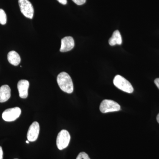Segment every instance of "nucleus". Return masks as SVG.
<instances>
[{
    "label": "nucleus",
    "mask_w": 159,
    "mask_h": 159,
    "mask_svg": "<svg viewBox=\"0 0 159 159\" xmlns=\"http://www.w3.org/2000/svg\"><path fill=\"white\" fill-rule=\"evenodd\" d=\"M57 83L61 90L70 94L74 91V84L70 76L66 72L60 73L57 76Z\"/></svg>",
    "instance_id": "f257e3e1"
},
{
    "label": "nucleus",
    "mask_w": 159,
    "mask_h": 159,
    "mask_svg": "<svg viewBox=\"0 0 159 159\" xmlns=\"http://www.w3.org/2000/svg\"><path fill=\"white\" fill-rule=\"evenodd\" d=\"M114 85L123 92L128 93H132L134 92V88L130 82L124 77L117 75L114 78Z\"/></svg>",
    "instance_id": "f03ea898"
},
{
    "label": "nucleus",
    "mask_w": 159,
    "mask_h": 159,
    "mask_svg": "<svg viewBox=\"0 0 159 159\" xmlns=\"http://www.w3.org/2000/svg\"><path fill=\"white\" fill-rule=\"evenodd\" d=\"M121 107L119 103L111 99H104L100 103L99 110L102 113L118 111L120 110Z\"/></svg>",
    "instance_id": "7ed1b4c3"
},
{
    "label": "nucleus",
    "mask_w": 159,
    "mask_h": 159,
    "mask_svg": "<svg viewBox=\"0 0 159 159\" xmlns=\"http://www.w3.org/2000/svg\"><path fill=\"white\" fill-rule=\"evenodd\" d=\"M70 140V135L69 132L65 129L61 130L58 133L56 140V144L59 150H62L68 146Z\"/></svg>",
    "instance_id": "20e7f679"
},
{
    "label": "nucleus",
    "mask_w": 159,
    "mask_h": 159,
    "mask_svg": "<svg viewBox=\"0 0 159 159\" xmlns=\"http://www.w3.org/2000/svg\"><path fill=\"white\" fill-rule=\"evenodd\" d=\"M21 12L25 17L32 19L34 10L32 4L29 0H18Z\"/></svg>",
    "instance_id": "39448f33"
},
{
    "label": "nucleus",
    "mask_w": 159,
    "mask_h": 159,
    "mask_svg": "<svg viewBox=\"0 0 159 159\" xmlns=\"http://www.w3.org/2000/svg\"><path fill=\"white\" fill-rule=\"evenodd\" d=\"M21 113V111L18 107L7 109L3 112L2 117L6 122H12L19 117Z\"/></svg>",
    "instance_id": "423d86ee"
},
{
    "label": "nucleus",
    "mask_w": 159,
    "mask_h": 159,
    "mask_svg": "<svg viewBox=\"0 0 159 159\" xmlns=\"http://www.w3.org/2000/svg\"><path fill=\"white\" fill-rule=\"evenodd\" d=\"M39 133V125L37 122H33L30 125L28 133L27 139L29 142H33L36 141Z\"/></svg>",
    "instance_id": "0eeeda50"
},
{
    "label": "nucleus",
    "mask_w": 159,
    "mask_h": 159,
    "mask_svg": "<svg viewBox=\"0 0 159 159\" xmlns=\"http://www.w3.org/2000/svg\"><path fill=\"white\" fill-rule=\"evenodd\" d=\"M75 43L74 39L71 36H67L61 40V46L60 51L61 52H67L71 51L74 47Z\"/></svg>",
    "instance_id": "6e6552de"
},
{
    "label": "nucleus",
    "mask_w": 159,
    "mask_h": 159,
    "mask_svg": "<svg viewBox=\"0 0 159 159\" xmlns=\"http://www.w3.org/2000/svg\"><path fill=\"white\" fill-rule=\"evenodd\" d=\"M29 82L25 80H21L17 84V89L19 96L22 99H25L28 96Z\"/></svg>",
    "instance_id": "1a4fd4ad"
},
{
    "label": "nucleus",
    "mask_w": 159,
    "mask_h": 159,
    "mask_svg": "<svg viewBox=\"0 0 159 159\" xmlns=\"http://www.w3.org/2000/svg\"><path fill=\"white\" fill-rule=\"evenodd\" d=\"M11 97V89L9 85H3L0 88V102H6Z\"/></svg>",
    "instance_id": "9d476101"
},
{
    "label": "nucleus",
    "mask_w": 159,
    "mask_h": 159,
    "mask_svg": "<svg viewBox=\"0 0 159 159\" xmlns=\"http://www.w3.org/2000/svg\"><path fill=\"white\" fill-rule=\"evenodd\" d=\"M8 61L11 64L17 66L20 63L21 58L19 54L15 51H11L8 54Z\"/></svg>",
    "instance_id": "9b49d317"
},
{
    "label": "nucleus",
    "mask_w": 159,
    "mask_h": 159,
    "mask_svg": "<svg viewBox=\"0 0 159 159\" xmlns=\"http://www.w3.org/2000/svg\"><path fill=\"white\" fill-rule=\"evenodd\" d=\"M122 43V38L120 32L116 30L113 33L112 36L109 40V44L113 46L116 45H121Z\"/></svg>",
    "instance_id": "f8f14e48"
},
{
    "label": "nucleus",
    "mask_w": 159,
    "mask_h": 159,
    "mask_svg": "<svg viewBox=\"0 0 159 159\" xmlns=\"http://www.w3.org/2000/svg\"><path fill=\"white\" fill-rule=\"evenodd\" d=\"M7 22V16L5 11L2 9H0V24L6 25Z\"/></svg>",
    "instance_id": "ddd939ff"
},
{
    "label": "nucleus",
    "mask_w": 159,
    "mask_h": 159,
    "mask_svg": "<svg viewBox=\"0 0 159 159\" xmlns=\"http://www.w3.org/2000/svg\"><path fill=\"white\" fill-rule=\"evenodd\" d=\"M76 159H90V158L87 154L84 152H81L77 156Z\"/></svg>",
    "instance_id": "4468645a"
},
{
    "label": "nucleus",
    "mask_w": 159,
    "mask_h": 159,
    "mask_svg": "<svg viewBox=\"0 0 159 159\" xmlns=\"http://www.w3.org/2000/svg\"><path fill=\"white\" fill-rule=\"evenodd\" d=\"M72 1H73L75 4H77V5H79V6H80V5H83L84 4L86 0H72Z\"/></svg>",
    "instance_id": "2eb2a0df"
},
{
    "label": "nucleus",
    "mask_w": 159,
    "mask_h": 159,
    "mask_svg": "<svg viewBox=\"0 0 159 159\" xmlns=\"http://www.w3.org/2000/svg\"><path fill=\"white\" fill-rule=\"evenodd\" d=\"M58 2L61 4H62V5H65L67 4V0H57Z\"/></svg>",
    "instance_id": "dca6fc26"
},
{
    "label": "nucleus",
    "mask_w": 159,
    "mask_h": 159,
    "mask_svg": "<svg viewBox=\"0 0 159 159\" xmlns=\"http://www.w3.org/2000/svg\"><path fill=\"white\" fill-rule=\"evenodd\" d=\"M154 83L157 86V87L159 89V78L155 80Z\"/></svg>",
    "instance_id": "f3484780"
},
{
    "label": "nucleus",
    "mask_w": 159,
    "mask_h": 159,
    "mask_svg": "<svg viewBox=\"0 0 159 159\" xmlns=\"http://www.w3.org/2000/svg\"><path fill=\"white\" fill-rule=\"evenodd\" d=\"M3 152L2 148L0 146V159H3Z\"/></svg>",
    "instance_id": "a211bd4d"
},
{
    "label": "nucleus",
    "mask_w": 159,
    "mask_h": 159,
    "mask_svg": "<svg viewBox=\"0 0 159 159\" xmlns=\"http://www.w3.org/2000/svg\"><path fill=\"white\" fill-rule=\"evenodd\" d=\"M157 122L159 123V113L158 114L157 116Z\"/></svg>",
    "instance_id": "6ab92c4d"
},
{
    "label": "nucleus",
    "mask_w": 159,
    "mask_h": 159,
    "mask_svg": "<svg viewBox=\"0 0 159 159\" xmlns=\"http://www.w3.org/2000/svg\"><path fill=\"white\" fill-rule=\"evenodd\" d=\"M26 143H28V144H29V141H26Z\"/></svg>",
    "instance_id": "aec40b11"
},
{
    "label": "nucleus",
    "mask_w": 159,
    "mask_h": 159,
    "mask_svg": "<svg viewBox=\"0 0 159 159\" xmlns=\"http://www.w3.org/2000/svg\"></svg>",
    "instance_id": "412c9836"
}]
</instances>
